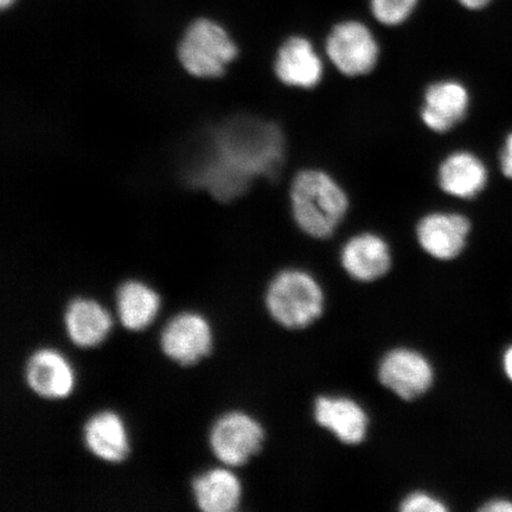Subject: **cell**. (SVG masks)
<instances>
[{
    "label": "cell",
    "mask_w": 512,
    "mask_h": 512,
    "mask_svg": "<svg viewBox=\"0 0 512 512\" xmlns=\"http://www.w3.org/2000/svg\"><path fill=\"white\" fill-rule=\"evenodd\" d=\"M286 140L271 121L235 117L213 128L189 159L185 177L192 187L223 202L238 200L259 178L283 169Z\"/></svg>",
    "instance_id": "obj_1"
},
{
    "label": "cell",
    "mask_w": 512,
    "mask_h": 512,
    "mask_svg": "<svg viewBox=\"0 0 512 512\" xmlns=\"http://www.w3.org/2000/svg\"><path fill=\"white\" fill-rule=\"evenodd\" d=\"M290 208L297 227L310 238H331L349 213L347 191L329 172L304 169L293 177Z\"/></svg>",
    "instance_id": "obj_2"
},
{
    "label": "cell",
    "mask_w": 512,
    "mask_h": 512,
    "mask_svg": "<svg viewBox=\"0 0 512 512\" xmlns=\"http://www.w3.org/2000/svg\"><path fill=\"white\" fill-rule=\"evenodd\" d=\"M266 306L275 322L284 328L304 329L322 316L324 293L311 274L286 270L268 286Z\"/></svg>",
    "instance_id": "obj_3"
},
{
    "label": "cell",
    "mask_w": 512,
    "mask_h": 512,
    "mask_svg": "<svg viewBox=\"0 0 512 512\" xmlns=\"http://www.w3.org/2000/svg\"><path fill=\"white\" fill-rule=\"evenodd\" d=\"M238 54V46L228 31L207 18L191 23L178 47L182 67L200 79L220 78Z\"/></svg>",
    "instance_id": "obj_4"
},
{
    "label": "cell",
    "mask_w": 512,
    "mask_h": 512,
    "mask_svg": "<svg viewBox=\"0 0 512 512\" xmlns=\"http://www.w3.org/2000/svg\"><path fill=\"white\" fill-rule=\"evenodd\" d=\"M325 53L337 72L347 78L373 73L380 60V46L373 31L358 21L335 25L326 37Z\"/></svg>",
    "instance_id": "obj_5"
},
{
    "label": "cell",
    "mask_w": 512,
    "mask_h": 512,
    "mask_svg": "<svg viewBox=\"0 0 512 512\" xmlns=\"http://www.w3.org/2000/svg\"><path fill=\"white\" fill-rule=\"evenodd\" d=\"M264 428L253 416L232 411L219 416L209 431V446L215 458L226 466H242L264 445Z\"/></svg>",
    "instance_id": "obj_6"
},
{
    "label": "cell",
    "mask_w": 512,
    "mask_h": 512,
    "mask_svg": "<svg viewBox=\"0 0 512 512\" xmlns=\"http://www.w3.org/2000/svg\"><path fill=\"white\" fill-rule=\"evenodd\" d=\"M159 344L169 360L190 367L209 355L213 334L207 319L200 313L179 312L160 331Z\"/></svg>",
    "instance_id": "obj_7"
},
{
    "label": "cell",
    "mask_w": 512,
    "mask_h": 512,
    "mask_svg": "<svg viewBox=\"0 0 512 512\" xmlns=\"http://www.w3.org/2000/svg\"><path fill=\"white\" fill-rule=\"evenodd\" d=\"M416 239L432 258L450 261L463 253L471 232L466 216L453 211H432L416 224Z\"/></svg>",
    "instance_id": "obj_8"
},
{
    "label": "cell",
    "mask_w": 512,
    "mask_h": 512,
    "mask_svg": "<svg viewBox=\"0 0 512 512\" xmlns=\"http://www.w3.org/2000/svg\"><path fill=\"white\" fill-rule=\"evenodd\" d=\"M470 93L464 83L443 79L428 85L420 107V119L434 133H448L463 123L470 108Z\"/></svg>",
    "instance_id": "obj_9"
},
{
    "label": "cell",
    "mask_w": 512,
    "mask_h": 512,
    "mask_svg": "<svg viewBox=\"0 0 512 512\" xmlns=\"http://www.w3.org/2000/svg\"><path fill=\"white\" fill-rule=\"evenodd\" d=\"M274 74L284 86L312 91L324 79V62L310 40L292 36L281 44L275 55Z\"/></svg>",
    "instance_id": "obj_10"
},
{
    "label": "cell",
    "mask_w": 512,
    "mask_h": 512,
    "mask_svg": "<svg viewBox=\"0 0 512 512\" xmlns=\"http://www.w3.org/2000/svg\"><path fill=\"white\" fill-rule=\"evenodd\" d=\"M380 381L403 400H413L431 388L434 374L427 358L414 350L396 349L383 358Z\"/></svg>",
    "instance_id": "obj_11"
},
{
    "label": "cell",
    "mask_w": 512,
    "mask_h": 512,
    "mask_svg": "<svg viewBox=\"0 0 512 512\" xmlns=\"http://www.w3.org/2000/svg\"><path fill=\"white\" fill-rule=\"evenodd\" d=\"M24 379L32 393L47 400L66 399L74 389V371L61 352L42 348L28 357Z\"/></svg>",
    "instance_id": "obj_12"
},
{
    "label": "cell",
    "mask_w": 512,
    "mask_h": 512,
    "mask_svg": "<svg viewBox=\"0 0 512 512\" xmlns=\"http://www.w3.org/2000/svg\"><path fill=\"white\" fill-rule=\"evenodd\" d=\"M489 171L485 163L470 151H454L438 166L437 182L444 194L472 200L486 187Z\"/></svg>",
    "instance_id": "obj_13"
},
{
    "label": "cell",
    "mask_w": 512,
    "mask_h": 512,
    "mask_svg": "<svg viewBox=\"0 0 512 512\" xmlns=\"http://www.w3.org/2000/svg\"><path fill=\"white\" fill-rule=\"evenodd\" d=\"M342 266L351 278L370 283L386 275L392 266L388 242L379 234L352 236L342 248Z\"/></svg>",
    "instance_id": "obj_14"
},
{
    "label": "cell",
    "mask_w": 512,
    "mask_h": 512,
    "mask_svg": "<svg viewBox=\"0 0 512 512\" xmlns=\"http://www.w3.org/2000/svg\"><path fill=\"white\" fill-rule=\"evenodd\" d=\"M82 439L87 450L102 462L121 463L130 453L124 421L113 411L89 416L82 427Z\"/></svg>",
    "instance_id": "obj_15"
},
{
    "label": "cell",
    "mask_w": 512,
    "mask_h": 512,
    "mask_svg": "<svg viewBox=\"0 0 512 512\" xmlns=\"http://www.w3.org/2000/svg\"><path fill=\"white\" fill-rule=\"evenodd\" d=\"M63 324L69 341L75 347L88 349L105 341L112 328V317L95 300L74 298L64 310Z\"/></svg>",
    "instance_id": "obj_16"
},
{
    "label": "cell",
    "mask_w": 512,
    "mask_h": 512,
    "mask_svg": "<svg viewBox=\"0 0 512 512\" xmlns=\"http://www.w3.org/2000/svg\"><path fill=\"white\" fill-rule=\"evenodd\" d=\"M318 424L335 434L344 444L362 443L368 431V416L355 401L320 396L315 405Z\"/></svg>",
    "instance_id": "obj_17"
},
{
    "label": "cell",
    "mask_w": 512,
    "mask_h": 512,
    "mask_svg": "<svg viewBox=\"0 0 512 512\" xmlns=\"http://www.w3.org/2000/svg\"><path fill=\"white\" fill-rule=\"evenodd\" d=\"M196 507L203 512H233L239 508L242 488L238 477L224 467H213L191 482Z\"/></svg>",
    "instance_id": "obj_18"
},
{
    "label": "cell",
    "mask_w": 512,
    "mask_h": 512,
    "mask_svg": "<svg viewBox=\"0 0 512 512\" xmlns=\"http://www.w3.org/2000/svg\"><path fill=\"white\" fill-rule=\"evenodd\" d=\"M115 306L121 325L128 331H142L156 318L159 294L143 281L127 280L115 292Z\"/></svg>",
    "instance_id": "obj_19"
},
{
    "label": "cell",
    "mask_w": 512,
    "mask_h": 512,
    "mask_svg": "<svg viewBox=\"0 0 512 512\" xmlns=\"http://www.w3.org/2000/svg\"><path fill=\"white\" fill-rule=\"evenodd\" d=\"M419 0H371V14L386 27H398L412 16Z\"/></svg>",
    "instance_id": "obj_20"
},
{
    "label": "cell",
    "mask_w": 512,
    "mask_h": 512,
    "mask_svg": "<svg viewBox=\"0 0 512 512\" xmlns=\"http://www.w3.org/2000/svg\"><path fill=\"white\" fill-rule=\"evenodd\" d=\"M401 511L444 512L447 511V508L439 499L427 495L425 492H414V494L407 496L405 501L402 502Z\"/></svg>",
    "instance_id": "obj_21"
},
{
    "label": "cell",
    "mask_w": 512,
    "mask_h": 512,
    "mask_svg": "<svg viewBox=\"0 0 512 512\" xmlns=\"http://www.w3.org/2000/svg\"><path fill=\"white\" fill-rule=\"evenodd\" d=\"M499 163H501L503 175L512 179V132L509 134L507 139H505Z\"/></svg>",
    "instance_id": "obj_22"
},
{
    "label": "cell",
    "mask_w": 512,
    "mask_h": 512,
    "mask_svg": "<svg viewBox=\"0 0 512 512\" xmlns=\"http://www.w3.org/2000/svg\"><path fill=\"white\" fill-rule=\"evenodd\" d=\"M480 510L485 512H512V502L503 498L494 499V501L485 503Z\"/></svg>",
    "instance_id": "obj_23"
},
{
    "label": "cell",
    "mask_w": 512,
    "mask_h": 512,
    "mask_svg": "<svg viewBox=\"0 0 512 512\" xmlns=\"http://www.w3.org/2000/svg\"><path fill=\"white\" fill-rule=\"evenodd\" d=\"M458 2L462 4L464 8L470 10H480L485 8V6L488 5L491 0H458Z\"/></svg>",
    "instance_id": "obj_24"
},
{
    "label": "cell",
    "mask_w": 512,
    "mask_h": 512,
    "mask_svg": "<svg viewBox=\"0 0 512 512\" xmlns=\"http://www.w3.org/2000/svg\"><path fill=\"white\" fill-rule=\"evenodd\" d=\"M503 366L505 374H507L508 379L512 382V345L507 351H505Z\"/></svg>",
    "instance_id": "obj_25"
},
{
    "label": "cell",
    "mask_w": 512,
    "mask_h": 512,
    "mask_svg": "<svg viewBox=\"0 0 512 512\" xmlns=\"http://www.w3.org/2000/svg\"><path fill=\"white\" fill-rule=\"evenodd\" d=\"M16 0H0V5H2L3 9H8L10 6L14 5Z\"/></svg>",
    "instance_id": "obj_26"
}]
</instances>
